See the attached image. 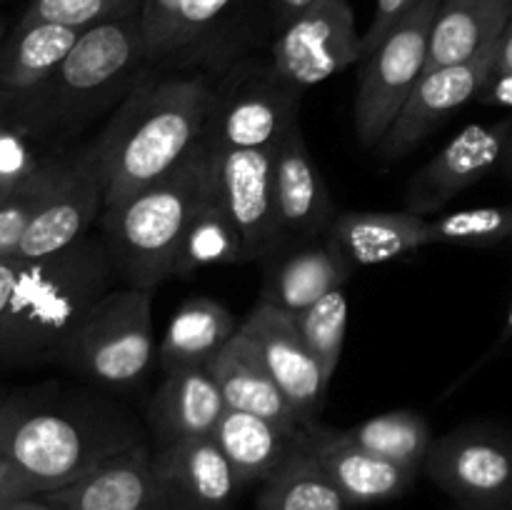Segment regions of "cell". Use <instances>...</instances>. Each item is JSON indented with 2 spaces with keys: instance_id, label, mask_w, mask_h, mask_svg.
<instances>
[{
  "instance_id": "cell-1",
  "label": "cell",
  "mask_w": 512,
  "mask_h": 510,
  "mask_svg": "<svg viewBox=\"0 0 512 510\" xmlns=\"http://www.w3.org/2000/svg\"><path fill=\"white\" fill-rule=\"evenodd\" d=\"M140 440L138 420L110 398L50 383L5 393L0 460L23 495L65 488Z\"/></svg>"
},
{
  "instance_id": "cell-2",
  "label": "cell",
  "mask_w": 512,
  "mask_h": 510,
  "mask_svg": "<svg viewBox=\"0 0 512 510\" xmlns=\"http://www.w3.org/2000/svg\"><path fill=\"white\" fill-rule=\"evenodd\" d=\"M213 75L193 68H150L115 105L100 133L85 143L103 208L123 203L178 168L208 128Z\"/></svg>"
},
{
  "instance_id": "cell-3",
  "label": "cell",
  "mask_w": 512,
  "mask_h": 510,
  "mask_svg": "<svg viewBox=\"0 0 512 510\" xmlns=\"http://www.w3.org/2000/svg\"><path fill=\"white\" fill-rule=\"evenodd\" d=\"M113 273L103 240L90 233L60 253L20 265L0 323V363H58L90 308L113 290Z\"/></svg>"
},
{
  "instance_id": "cell-4",
  "label": "cell",
  "mask_w": 512,
  "mask_h": 510,
  "mask_svg": "<svg viewBox=\"0 0 512 510\" xmlns=\"http://www.w3.org/2000/svg\"><path fill=\"white\" fill-rule=\"evenodd\" d=\"M150 68L138 13L93 25L78 33L48 83L18 110L45 135L75 148V138L113 113Z\"/></svg>"
},
{
  "instance_id": "cell-5",
  "label": "cell",
  "mask_w": 512,
  "mask_h": 510,
  "mask_svg": "<svg viewBox=\"0 0 512 510\" xmlns=\"http://www.w3.org/2000/svg\"><path fill=\"white\" fill-rule=\"evenodd\" d=\"M213 180V148L200 140L193 153L155 183L98 215L103 245L115 273L130 288L153 290L173 278L185 225Z\"/></svg>"
},
{
  "instance_id": "cell-6",
  "label": "cell",
  "mask_w": 512,
  "mask_h": 510,
  "mask_svg": "<svg viewBox=\"0 0 512 510\" xmlns=\"http://www.w3.org/2000/svg\"><path fill=\"white\" fill-rule=\"evenodd\" d=\"M105 388H133L155 363L153 290H108L90 308L58 358Z\"/></svg>"
},
{
  "instance_id": "cell-7",
  "label": "cell",
  "mask_w": 512,
  "mask_h": 510,
  "mask_svg": "<svg viewBox=\"0 0 512 510\" xmlns=\"http://www.w3.org/2000/svg\"><path fill=\"white\" fill-rule=\"evenodd\" d=\"M300 90L275 73L270 58H240L213 78L205 140L213 148L273 150L298 123Z\"/></svg>"
},
{
  "instance_id": "cell-8",
  "label": "cell",
  "mask_w": 512,
  "mask_h": 510,
  "mask_svg": "<svg viewBox=\"0 0 512 510\" xmlns=\"http://www.w3.org/2000/svg\"><path fill=\"white\" fill-rule=\"evenodd\" d=\"M440 0H420L373 48L360 55L355 93V133L365 148H375L403 108L425 70L428 35Z\"/></svg>"
},
{
  "instance_id": "cell-9",
  "label": "cell",
  "mask_w": 512,
  "mask_h": 510,
  "mask_svg": "<svg viewBox=\"0 0 512 510\" xmlns=\"http://www.w3.org/2000/svg\"><path fill=\"white\" fill-rule=\"evenodd\" d=\"M420 470L463 510H512V453L498 430L465 425L430 440Z\"/></svg>"
},
{
  "instance_id": "cell-10",
  "label": "cell",
  "mask_w": 512,
  "mask_h": 510,
  "mask_svg": "<svg viewBox=\"0 0 512 510\" xmlns=\"http://www.w3.org/2000/svg\"><path fill=\"white\" fill-rule=\"evenodd\" d=\"M360 60V33L350 0H318L275 30V73L303 93Z\"/></svg>"
},
{
  "instance_id": "cell-11",
  "label": "cell",
  "mask_w": 512,
  "mask_h": 510,
  "mask_svg": "<svg viewBox=\"0 0 512 510\" xmlns=\"http://www.w3.org/2000/svg\"><path fill=\"white\" fill-rule=\"evenodd\" d=\"M512 123L503 115L495 123H470L445 143L408 183L405 210L433 218L463 190L495 173H510Z\"/></svg>"
},
{
  "instance_id": "cell-12",
  "label": "cell",
  "mask_w": 512,
  "mask_h": 510,
  "mask_svg": "<svg viewBox=\"0 0 512 510\" xmlns=\"http://www.w3.org/2000/svg\"><path fill=\"white\" fill-rule=\"evenodd\" d=\"M273 150L213 148L215 188L230 223L238 230L245 263H265L280 250Z\"/></svg>"
},
{
  "instance_id": "cell-13",
  "label": "cell",
  "mask_w": 512,
  "mask_h": 510,
  "mask_svg": "<svg viewBox=\"0 0 512 510\" xmlns=\"http://www.w3.org/2000/svg\"><path fill=\"white\" fill-rule=\"evenodd\" d=\"M100 210H103V185H100L98 168L88 148L78 145L65 175L23 230L10 258L33 263L70 248L90 233Z\"/></svg>"
},
{
  "instance_id": "cell-14",
  "label": "cell",
  "mask_w": 512,
  "mask_h": 510,
  "mask_svg": "<svg viewBox=\"0 0 512 510\" xmlns=\"http://www.w3.org/2000/svg\"><path fill=\"white\" fill-rule=\"evenodd\" d=\"M238 330L253 345L260 363L293 408L298 423L303 428L315 423L328 395V385L323 383L318 365L300 340L293 315L258 300Z\"/></svg>"
},
{
  "instance_id": "cell-15",
  "label": "cell",
  "mask_w": 512,
  "mask_h": 510,
  "mask_svg": "<svg viewBox=\"0 0 512 510\" xmlns=\"http://www.w3.org/2000/svg\"><path fill=\"white\" fill-rule=\"evenodd\" d=\"M273 193L280 250L323 238L335 205L305 145L300 123H295L273 150Z\"/></svg>"
},
{
  "instance_id": "cell-16",
  "label": "cell",
  "mask_w": 512,
  "mask_h": 510,
  "mask_svg": "<svg viewBox=\"0 0 512 510\" xmlns=\"http://www.w3.org/2000/svg\"><path fill=\"white\" fill-rule=\"evenodd\" d=\"M493 45L495 40L465 63L423 70V75L413 85L403 108L398 110L375 150L385 160L403 158L405 153H410L415 145L428 138L435 125L443 123L448 115L463 108L465 103L475 100V93H478L485 70H488L490 55H493Z\"/></svg>"
},
{
  "instance_id": "cell-17",
  "label": "cell",
  "mask_w": 512,
  "mask_h": 510,
  "mask_svg": "<svg viewBox=\"0 0 512 510\" xmlns=\"http://www.w3.org/2000/svg\"><path fill=\"white\" fill-rule=\"evenodd\" d=\"M40 498L55 510H178L160 483L148 440L110 455L75 483Z\"/></svg>"
},
{
  "instance_id": "cell-18",
  "label": "cell",
  "mask_w": 512,
  "mask_h": 510,
  "mask_svg": "<svg viewBox=\"0 0 512 510\" xmlns=\"http://www.w3.org/2000/svg\"><path fill=\"white\" fill-rule=\"evenodd\" d=\"M303 445L350 508L400 498L420 475V470L405 468L360 448L345 430L328 428L318 420L305 428Z\"/></svg>"
},
{
  "instance_id": "cell-19",
  "label": "cell",
  "mask_w": 512,
  "mask_h": 510,
  "mask_svg": "<svg viewBox=\"0 0 512 510\" xmlns=\"http://www.w3.org/2000/svg\"><path fill=\"white\" fill-rule=\"evenodd\" d=\"M158 478L178 510H233L243 483L213 435L153 448Z\"/></svg>"
},
{
  "instance_id": "cell-20",
  "label": "cell",
  "mask_w": 512,
  "mask_h": 510,
  "mask_svg": "<svg viewBox=\"0 0 512 510\" xmlns=\"http://www.w3.org/2000/svg\"><path fill=\"white\" fill-rule=\"evenodd\" d=\"M348 268H370L428 248V218L408 210H345L335 213L323 235Z\"/></svg>"
},
{
  "instance_id": "cell-21",
  "label": "cell",
  "mask_w": 512,
  "mask_h": 510,
  "mask_svg": "<svg viewBox=\"0 0 512 510\" xmlns=\"http://www.w3.org/2000/svg\"><path fill=\"white\" fill-rule=\"evenodd\" d=\"M225 403L208 365H183L165 370L148 408L155 448L185 438L213 435Z\"/></svg>"
},
{
  "instance_id": "cell-22",
  "label": "cell",
  "mask_w": 512,
  "mask_h": 510,
  "mask_svg": "<svg viewBox=\"0 0 512 510\" xmlns=\"http://www.w3.org/2000/svg\"><path fill=\"white\" fill-rule=\"evenodd\" d=\"M78 30L50 23H10L0 40V108L28 103L58 70Z\"/></svg>"
},
{
  "instance_id": "cell-23",
  "label": "cell",
  "mask_w": 512,
  "mask_h": 510,
  "mask_svg": "<svg viewBox=\"0 0 512 510\" xmlns=\"http://www.w3.org/2000/svg\"><path fill=\"white\" fill-rule=\"evenodd\" d=\"M260 303H268L285 313H298L335 288H343L353 275L338 250L325 238L313 243L280 250L265 260Z\"/></svg>"
},
{
  "instance_id": "cell-24",
  "label": "cell",
  "mask_w": 512,
  "mask_h": 510,
  "mask_svg": "<svg viewBox=\"0 0 512 510\" xmlns=\"http://www.w3.org/2000/svg\"><path fill=\"white\" fill-rule=\"evenodd\" d=\"M213 438L233 465L243 488H248L253 483H263L290 455L303 448L305 428L225 408Z\"/></svg>"
},
{
  "instance_id": "cell-25",
  "label": "cell",
  "mask_w": 512,
  "mask_h": 510,
  "mask_svg": "<svg viewBox=\"0 0 512 510\" xmlns=\"http://www.w3.org/2000/svg\"><path fill=\"white\" fill-rule=\"evenodd\" d=\"M512 23V0H440L428 35L425 70L465 63Z\"/></svg>"
},
{
  "instance_id": "cell-26",
  "label": "cell",
  "mask_w": 512,
  "mask_h": 510,
  "mask_svg": "<svg viewBox=\"0 0 512 510\" xmlns=\"http://www.w3.org/2000/svg\"><path fill=\"white\" fill-rule=\"evenodd\" d=\"M208 368L228 410L260 415L273 423L300 425L288 400L240 330H235L233 338L210 358Z\"/></svg>"
},
{
  "instance_id": "cell-27",
  "label": "cell",
  "mask_w": 512,
  "mask_h": 510,
  "mask_svg": "<svg viewBox=\"0 0 512 510\" xmlns=\"http://www.w3.org/2000/svg\"><path fill=\"white\" fill-rule=\"evenodd\" d=\"M235 330L238 320L223 303L198 295L175 310L155 355L163 370L208 365L210 358L233 338Z\"/></svg>"
},
{
  "instance_id": "cell-28",
  "label": "cell",
  "mask_w": 512,
  "mask_h": 510,
  "mask_svg": "<svg viewBox=\"0 0 512 510\" xmlns=\"http://www.w3.org/2000/svg\"><path fill=\"white\" fill-rule=\"evenodd\" d=\"M245 263L243 245L235 225L230 223L223 203H220L218 188L213 180L208 183L205 193L200 195L188 225H185L183 240H180L178 255H175L173 275L188 278L198 270L213 268V265H235Z\"/></svg>"
},
{
  "instance_id": "cell-29",
  "label": "cell",
  "mask_w": 512,
  "mask_h": 510,
  "mask_svg": "<svg viewBox=\"0 0 512 510\" xmlns=\"http://www.w3.org/2000/svg\"><path fill=\"white\" fill-rule=\"evenodd\" d=\"M260 485L255 510H350L305 445Z\"/></svg>"
},
{
  "instance_id": "cell-30",
  "label": "cell",
  "mask_w": 512,
  "mask_h": 510,
  "mask_svg": "<svg viewBox=\"0 0 512 510\" xmlns=\"http://www.w3.org/2000/svg\"><path fill=\"white\" fill-rule=\"evenodd\" d=\"M78 148V145H75ZM73 150L45 135L18 108H0V188L15 190Z\"/></svg>"
},
{
  "instance_id": "cell-31",
  "label": "cell",
  "mask_w": 512,
  "mask_h": 510,
  "mask_svg": "<svg viewBox=\"0 0 512 510\" xmlns=\"http://www.w3.org/2000/svg\"><path fill=\"white\" fill-rule=\"evenodd\" d=\"M345 435L373 455L413 470H420L430 448V440H433L428 420L413 408H398L373 415L355 428L345 430Z\"/></svg>"
},
{
  "instance_id": "cell-32",
  "label": "cell",
  "mask_w": 512,
  "mask_h": 510,
  "mask_svg": "<svg viewBox=\"0 0 512 510\" xmlns=\"http://www.w3.org/2000/svg\"><path fill=\"white\" fill-rule=\"evenodd\" d=\"M348 298L343 288H335L310 303L308 308L293 313L295 330L300 340L308 348L310 358L315 360L320 370V378L328 385L333 383V375L340 365L343 355L345 333H348Z\"/></svg>"
},
{
  "instance_id": "cell-33",
  "label": "cell",
  "mask_w": 512,
  "mask_h": 510,
  "mask_svg": "<svg viewBox=\"0 0 512 510\" xmlns=\"http://www.w3.org/2000/svg\"><path fill=\"white\" fill-rule=\"evenodd\" d=\"M240 0H180L173 35L163 63L155 68H193L198 53L210 43Z\"/></svg>"
},
{
  "instance_id": "cell-34",
  "label": "cell",
  "mask_w": 512,
  "mask_h": 510,
  "mask_svg": "<svg viewBox=\"0 0 512 510\" xmlns=\"http://www.w3.org/2000/svg\"><path fill=\"white\" fill-rule=\"evenodd\" d=\"M430 245H460V248H495L512 233V210L508 205H480L455 213L428 218Z\"/></svg>"
},
{
  "instance_id": "cell-35",
  "label": "cell",
  "mask_w": 512,
  "mask_h": 510,
  "mask_svg": "<svg viewBox=\"0 0 512 510\" xmlns=\"http://www.w3.org/2000/svg\"><path fill=\"white\" fill-rule=\"evenodd\" d=\"M75 150L78 148L60 155L58 160L45 165L40 173H35L28 183L18 185L13 193H8L0 200V258H10V253H13L15 243H18V238L23 235V230L28 228L33 215L38 213L40 205L48 200V195L53 193L55 185H58L60 178L65 175Z\"/></svg>"
},
{
  "instance_id": "cell-36",
  "label": "cell",
  "mask_w": 512,
  "mask_h": 510,
  "mask_svg": "<svg viewBox=\"0 0 512 510\" xmlns=\"http://www.w3.org/2000/svg\"><path fill=\"white\" fill-rule=\"evenodd\" d=\"M140 3L143 0H28L15 23H50L83 33L93 25L135 15Z\"/></svg>"
},
{
  "instance_id": "cell-37",
  "label": "cell",
  "mask_w": 512,
  "mask_h": 510,
  "mask_svg": "<svg viewBox=\"0 0 512 510\" xmlns=\"http://www.w3.org/2000/svg\"><path fill=\"white\" fill-rule=\"evenodd\" d=\"M475 103L483 108L508 110L512 103V23L495 38L488 70L475 93Z\"/></svg>"
},
{
  "instance_id": "cell-38",
  "label": "cell",
  "mask_w": 512,
  "mask_h": 510,
  "mask_svg": "<svg viewBox=\"0 0 512 510\" xmlns=\"http://www.w3.org/2000/svg\"><path fill=\"white\" fill-rule=\"evenodd\" d=\"M180 0H143L138 10L140 33H143L145 55L148 63L160 65L168 50L170 35H173L175 13H178Z\"/></svg>"
},
{
  "instance_id": "cell-39",
  "label": "cell",
  "mask_w": 512,
  "mask_h": 510,
  "mask_svg": "<svg viewBox=\"0 0 512 510\" xmlns=\"http://www.w3.org/2000/svg\"><path fill=\"white\" fill-rule=\"evenodd\" d=\"M420 0H378L375 3V15H373V23L370 28L360 35V55L368 53L400 18H403L408 10H413Z\"/></svg>"
},
{
  "instance_id": "cell-40",
  "label": "cell",
  "mask_w": 512,
  "mask_h": 510,
  "mask_svg": "<svg viewBox=\"0 0 512 510\" xmlns=\"http://www.w3.org/2000/svg\"><path fill=\"white\" fill-rule=\"evenodd\" d=\"M510 335H512V308H510V305H508V313H505V318H503V325H500V333H498V338H495V343L490 345L488 350H485V353H483V358H480L478 363H475V365H470V368L465 370V373H463V378H460V380H455V383L450 385V388H448V393H445V398H448L450 393H455V390H460V388H463V385L468 383V380L473 378V375L478 373V370L483 368V365H488L490 360H495V358H498V355H503V353H505V348H508V343H510Z\"/></svg>"
},
{
  "instance_id": "cell-41",
  "label": "cell",
  "mask_w": 512,
  "mask_h": 510,
  "mask_svg": "<svg viewBox=\"0 0 512 510\" xmlns=\"http://www.w3.org/2000/svg\"><path fill=\"white\" fill-rule=\"evenodd\" d=\"M20 265L23 263L15 258H0V323H3L10 298H13L15 283H18L20 275Z\"/></svg>"
},
{
  "instance_id": "cell-42",
  "label": "cell",
  "mask_w": 512,
  "mask_h": 510,
  "mask_svg": "<svg viewBox=\"0 0 512 510\" xmlns=\"http://www.w3.org/2000/svg\"><path fill=\"white\" fill-rule=\"evenodd\" d=\"M318 0H268L270 8V23H273V30H280L285 23L295 18V15L303 13L305 8H310Z\"/></svg>"
},
{
  "instance_id": "cell-43",
  "label": "cell",
  "mask_w": 512,
  "mask_h": 510,
  "mask_svg": "<svg viewBox=\"0 0 512 510\" xmlns=\"http://www.w3.org/2000/svg\"><path fill=\"white\" fill-rule=\"evenodd\" d=\"M18 498H25L23 490H20L18 480H15V475L10 473L8 465L0 460V510H5L13 500Z\"/></svg>"
},
{
  "instance_id": "cell-44",
  "label": "cell",
  "mask_w": 512,
  "mask_h": 510,
  "mask_svg": "<svg viewBox=\"0 0 512 510\" xmlns=\"http://www.w3.org/2000/svg\"><path fill=\"white\" fill-rule=\"evenodd\" d=\"M5 510H55V508L48 503V500L40 498V495H25V498L13 500Z\"/></svg>"
},
{
  "instance_id": "cell-45",
  "label": "cell",
  "mask_w": 512,
  "mask_h": 510,
  "mask_svg": "<svg viewBox=\"0 0 512 510\" xmlns=\"http://www.w3.org/2000/svg\"><path fill=\"white\" fill-rule=\"evenodd\" d=\"M8 28H10V18L5 13H0V40H3V35L8 33Z\"/></svg>"
},
{
  "instance_id": "cell-46",
  "label": "cell",
  "mask_w": 512,
  "mask_h": 510,
  "mask_svg": "<svg viewBox=\"0 0 512 510\" xmlns=\"http://www.w3.org/2000/svg\"><path fill=\"white\" fill-rule=\"evenodd\" d=\"M3 400H5V393L0 390V418H3Z\"/></svg>"
},
{
  "instance_id": "cell-47",
  "label": "cell",
  "mask_w": 512,
  "mask_h": 510,
  "mask_svg": "<svg viewBox=\"0 0 512 510\" xmlns=\"http://www.w3.org/2000/svg\"><path fill=\"white\" fill-rule=\"evenodd\" d=\"M8 193H13V190H3V188H0V200H3Z\"/></svg>"
}]
</instances>
